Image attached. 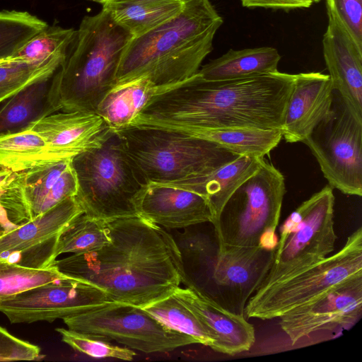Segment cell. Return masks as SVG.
I'll list each match as a JSON object with an SVG mask.
<instances>
[{
    "mask_svg": "<svg viewBox=\"0 0 362 362\" xmlns=\"http://www.w3.org/2000/svg\"><path fill=\"white\" fill-rule=\"evenodd\" d=\"M92 1H97V2L100 3L103 5H104V4L115 1L116 0H92Z\"/></svg>",
    "mask_w": 362,
    "mask_h": 362,
    "instance_id": "obj_43",
    "label": "cell"
},
{
    "mask_svg": "<svg viewBox=\"0 0 362 362\" xmlns=\"http://www.w3.org/2000/svg\"><path fill=\"white\" fill-rule=\"evenodd\" d=\"M264 158L238 156L210 173L161 185L189 190L206 198L215 214L214 225L229 197L258 170Z\"/></svg>",
    "mask_w": 362,
    "mask_h": 362,
    "instance_id": "obj_22",
    "label": "cell"
},
{
    "mask_svg": "<svg viewBox=\"0 0 362 362\" xmlns=\"http://www.w3.org/2000/svg\"><path fill=\"white\" fill-rule=\"evenodd\" d=\"M103 6L114 21L132 37L145 34L179 14L185 6L181 0L115 1Z\"/></svg>",
    "mask_w": 362,
    "mask_h": 362,
    "instance_id": "obj_26",
    "label": "cell"
},
{
    "mask_svg": "<svg viewBox=\"0 0 362 362\" xmlns=\"http://www.w3.org/2000/svg\"><path fill=\"white\" fill-rule=\"evenodd\" d=\"M110 240L105 221L84 213L71 220L60 232L57 254H78L96 250Z\"/></svg>",
    "mask_w": 362,
    "mask_h": 362,
    "instance_id": "obj_29",
    "label": "cell"
},
{
    "mask_svg": "<svg viewBox=\"0 0 362 362\" xmlns=\"http://www.w3.org/2000/svg\"><path fill=\"white\" fill-rule=\"evenodd\" d=\"M85 214L104 221L139 216L138 199L147 185L114 133L100 146L71 158Z\"/></svg>",
    "mask_w": 362,
    "mask_h": 362,
    "instance_id": "obj_5",
    "label": "cell"
},
{
    "mask_svg": "<svg viewBox=\"0 0 362 362\" xmlns=\"http://www.w3.org/2000/svg\"><path fill=\"white\" fill-rule=\"evenodd\" d=\"M173 294L197 317L213 339L210 347L234 356L249 351L255 341L254 326L243 314L230 311L207 296L192 279Z\"/></svg>",
    "mask_w": 362,
    "mask_h": 362,
    "instance_id": "obj_15",
    "label": "cell"
},
{
    "mask_svg": "<svg viewBox=\"0 0 362 362\" xmlns=\"http://www.w3.org/2000/svg\"><path fill=\"white\" fill-rule=\"evenodd\" d=\"M49 158L43 138L26 129L0 136V165L18 173L30 168Z\"/></svg>",
    "mask_w": 362,
    "mask_h": 362,
    "instance_id": "obj_28",
    "label": "cell"
},
{
    "mask_svg": "<svg viewBox=\"0 0 362 362\" xmlns=\"http://www.w3.org/2000/svg\"><path fill=\"white\" fill-rule=\"evenodd\" d=\"M223 23L209 0H187L174 18L132 37L119 62L115 86L146 77L155 84L177 87L191 81L212 50Z\"/></svg>",
    "mask_w": 362,
    "mask_h": 362,
    "instance_id": "obj_3",
    "label": "cell"
},
{
    "mask_svg": "<svg viewBox=\"0 0 362 362\" xmlns=\"http://www.w3.org/2000/svg\"><path fill=\"white\" fill-rule=\"evenodd\" d=\"M12 175L13 172L0 165V192L10 180Z\"/></svg>",
    "mask_w": 362,
    "mask_h": 362,
    "instance_id": "obj_42",
    "label": "cell"
},
{
    "mask_svg": "<svg viewBox=\"0 0 362 362\" xmlns=\"http://www.w3.org/2000/svg\"><path fill=\"white\" fill-rule=\"evenodd\" d=\"M68 329L95 335L146 354L170 352L198 344L191 336L170 329L142 308L111 303L63 319Z\"/></svg>",
    "mask_w": 362,
    "mask_h": 362,
    "instance_id": "obj_11",
    "label": "cell"
},
{
    "mask_svg": "<svg viewBox=\"0 0 362 362\" xmlns=\"http://www.w3.org/2000/svg\"><path fill=\"white\" fill-rule=\"evenodd\" d=\"M62 62H31L15 56L0 59V103L25 86L45 78H50Z\"/></svg>",
    "mask_w": 362,
    "mask_h": 362,
    "instance_id": "obj_32",
    "label": "cell"
},
{
    "mask_svg": "<svg viewBox=\"0 0 362 362\" xmlns=\"http://www.w3.org/2000/svg\"><path fill=\"white\" fill-rule=\"evenodd\" d=\"M142 308L167 327L211 347L213 339L193 313L173 293Z\"/></svg>",
    "mask_w": 362,
    "mask_h": 362,
    "instance_id": "obj_30",
    "label": "cell"
},
{
    "mask_svg": "<svg viewBox=\"0 0 362 362\" xmlns=\"http://www.w3.org/2000/svg\"><path fill=\"white\" fill-rule=\"evenodd\" d=\"M175 88L160 86L146 77H139L113 86L98 104L95 113L115 132L129 127L153 98Z\"/></svg>",
    "mask_w": 362,
    "mask_h": 362,
    "instance_id": "obj_23",
    "label": "cell"
},
{
    "mask_svg": "<svg viewBox=\"0 0 362 362\" xmlns=\"http://www.w3.org/2000/svg\"><path fill=\"white\" fill-rule=\"evenodd\" d=\"M185 239L182 238V245L185 247V250L189 252H200L203 248H204V245L202 244L203 241L200 239V237H197L196 235H188Z\"/></svg>",
    "mask_w": 362,
    "mask_h": 362,
    "instance_id": "obj_40",
    "label": "cell"
},
{
    "mask_svg": "<svg viewBox=\"0 0 362 362\" xmlns=\"http://www.w3.org/2000/svg\"><path fill=\"white\" fill-rule=\"evenodd\" d=\"M285 193L283 174L264 158L229 197L214 225L218 247L274 250Z\"/></svg>",
    "mask_w": 362,
    "mask_h": 362,
    "instance_id": "obj_7",
    "label": "cell"
},
{
    "mask_svg": "<svg viewBox=\"0 0 362 362\" xmlns=\"http://www.w3.org/2000/svg\"><path fill=\"white\" fill-rule=\"evenodd\" d=\"M69 277L54 265L36 269L0 259V301L37 286Z\"/></svg>",
    "mask_w": 362,
    "mask_h": 362,
    "instance_id": "obj_33",
    "label": "cell"
},
{
    "mask_svg": "<svg viewBox=\"0 0 362 362\" xmlns=\"http://www.w3.org/2000/svg\"><path fill=\"white\" fill-rule=\"evenodd\" d=\"M334 200L333 188L327 185L286 218L277 245L269 253L265 275L255 291L292 277L334 252L337 239Z\"/></svg>",
    "mask_w": 362,
    "mask_h": 362,
    "instance_id": "obj_8",
    "label": "cell"
},
{
    "mask_svg": "<svg viewBox=\"0 0 362 362\" xmlns=\"http://www.w3.org/2000/svg\"><path fill=\"white\" fill-rule=\"evenodd\" d=\"M56 331L62 340L73 349L93 358L132 361L136 355L134 349L113 344L100 337L59 327Z\"/></svg>",
    "mask_w": 362,
    "mask_h": 362,
    "instance_id": "obj_35",
    "label": "cell"
},
{
    "mask_svg": "<svg viewBox=\"0 0 362 362\" xmlns=\"http://www.w3.org/2000/svg\"><path fill=\"white\" fill-rule=\"evenodd\" d=\"M84 213L76 197H69L47 212L0 235V254L20 250L58 235Z\"/></svg>",
    "mask_w": 362,
    "mask_h": 362,
    "instance_id": "obj_25",
    "label": "cell"
},
{
    "mask_svg": "<svg viewBox=\"0 0 362 362\" xmlns=\"http://www.w3.org/2000/svg\"><path fill=\"white\" fill-rule=\"evenodd\" d=\"M76 30L59 25H47L29 39L13 55L19 59L44 64L63 62Z\"/></svg>",
    "mask_w": 362,
    "mask_h": 362,
    "instance_id": "obj_31",
    "label": "cell"
},
{
    "mask_svg": "<svg viewBox=\"0 0 362 362\" xmlns=\"http://www.w3.org/2000/svg\"><path fill=\"white\" fill-rule=\"evenodd\" d=\"M270 252L261 247L218 248L213 279L218 286L239 296L243 310L264 276Z\"/></svg>",
    "mask_w": 362,
    "mask_h": 362,
    "instance_id": "obj_21",
    "label": "cell"
},
{
    "mask_svg": "<svg viewBox=\"0 0 362 362\" xmlns=\"http://www.w3.org/2000/svg\"><path fill=\"white\" fill-rule=\"evenodd\" d=\"M322 38L323 55L332 89L362 117V48H360L331 7Z\"/></svg>",
    "mask_w": 362,
    "mask_h": 362,
    "instance_id": "obj_17",
    "label": "cell"
},
{
    "mask_svg": "<svg viewBox=\"0 0 362 362\" xmlns=\"http://www.w3.org/2000/svg\"><path fill=\"white\" fill-rule=\"evenodd\" d=\"M44 357L38 346L13 336L0 326V361H37Z\"/></svg>",
    "mask_w": 362,
    "mask_h": 362,
    "instance_id": "obj_37",
    "label": "cell"
},
{
    "mask_svg": "<svg viewBox=\"0 0 362 362\" xmlns=\"http://www.w3.org/2000/svg\"><path fill=\"white\" fill-rule=\"evenodd\" d=\"M48 24L27 12L0 11V59L12 57L18 49Z\"/></svg>",
    "mask_w": 362,
    "mask_h": 362,
    "instance_id": "obj_34",
    "label": "cell"
},
{
    "mask_svg": "<svg viewBox=\"0 0 362 362\" xmlns=\"http://www.w3.org/2000/svg\"><path fill=\"white\" fill-rule=\"evenodd\" d=\"M360 48H362V0H326Z\"/></svg>",
    "mask_w": 362,
    "mask_h": 362,
    "instance_id": "obj_38",
    "label": "cell"
},
{
    "mask_svg": "<svg viewBox=\"0 0 362 362\" xmlns=\"http://www.w3.org/2000/svg\"><path fill=\"white\" fill-rule=\"evenodd\" d=\"M28 129L45 141L52 160L71 159L100 146L113 133L95 112H57L32 123Z\"/></svg>",
    "mask_w": 362,
    "mask_h": 362,
    "instance_id": "obj_16",
    "label": "cell"
},
{
    "mask_svg": "<svg viewBox=\"0 0 362 362\" xmlns=\"http://www.w3.org/2000/svg\"><path fill=\"white\" fill-rule=\"evenodd\" d=\"M362 314V278L332 289L280 317L279 325L294 345L319 331L351 327Z\"/></svg>",
    "mask_w": 362,
    "mask_h": 362,
    "instance_id": "obj_14",
    "label": "cell"
},
{
    "mask_svg": "<svg viewBox=\"0 0 362 362\" xmlns=\"http://www.w3.org/2000/svg\"><path fill=\"white\" fill-rule=\"evenodd\" d=\"M244 7H263L270 8L291 9L308 8L313 1L312 0H240Z\"/></svg>",
    "mask_w": 362,
    "mask_h": 362,
    "instance_id": "obj_39",
    "label": "cell"
},
{
    "mask_svg": "<svg viewBox=\"0 0 362 362\" xmlns=\"http://www.w3.org/2000/svg\"><path fill=\"white\" fill-rule=\"evenodd\" d=\"M109 242L56 259L64 275L103 290L111 301L143 308L172 295L190 278L172 235L141 216L105 221Z\"/></svg>",
    "mask_w": 362,
    "mask_h": 362,
    "instance_id": "obj_1",
    "label": "cell"
},
{
    "mask_svg": "<svg viewBox=\"0 0 362 362\" xmlns=\"http://www.w3.org/2000/svg\"><path fill=\"white\" fill-rule=\"evenodd\" d=\"M50 79L37 81L7 99L0 108V136L25 131L54 113L48 96Z\"/></svg>",
    "mask_w": 362,
    "mask_h": 362,
    "instance_id": "obj_27",
    "label": "cell"
},
{
    "mask_svg": "<svg viewBox=\"0 0 362 362\" xmlns=\"http://www.w3.org/2000/svg\"><path fill=\"white\" fill-rule=\"evenodd\" d=\"M77 190L71 158L47 160L13 173L0 192V205L10 221L20 225L76 197Z\"/></svg>",
    "mask_w": 362,
    "mask_h": 362,
    "instance_id": "obj_12",
    "label": "cell"
},
{
    "mask_svg": "<svg viewBox=\"0 0 362 362\" xmlns=\"http://www.w3.org/2000/svg\"><path fill=\"white\" fill-rule=\"evenodd\" d=\"M131 126L177 132L213 142L238 156L255 158H264L283 139L281 129L199 128L156 119H134Z\"/></svg>",
    "mask_w": 362,
    "mask_h": 362,
    "instance_id": "obj_20",
    "label": "cell"
},
{
    "mask_svg": "<svg viewBox=\"0 0 362 362\" xmlns=\"http://www.w3.org/2000/svg\"><path fill=\"white\" fill-rule=\"evenodd\" d=\"M115 132L146 184H165L210 173L238 156L177 132L128 127Z\"/></svg>",
    "mask_w": 362,
    "mask_h": 362,
    "instance_id": "obj_6",
    "label": "cell"
},
{
    "mask_svg": "<svg viewBox=\"0 0 362 362\" xmlns=\"http://www.w3.org/2000/svg\"><path fill=\"white\" fill-rule=\"evenodd\" d=\"M313 2H318L320 1V0H312Z\"/></svg>",
    "mask_w": 362,
    "mask_h": 362,
    "instance_id": "obj_45",
    "label": "cell"
},
{
    "mask_svg": "<svg viewBox=\"0 0 362 362\" xmlns=\"http://www.w3.org/2000/svg\"><path fill=\"white\" fill-rule=\"evenodd\" d=\"M59 235L29 247L1 253L0 259L27 267H49L58 257L57 246Z\"/></svg>",
    "mask_w": 362,
    "mask_h": 362,
    "instance_id": "obj_36",
    "label": "cell"
},
{
    "mask_svg": "<svg viewBox=\"0 0 362 362\" xmlns=\"http://www.w3.org/2000/svg\"><path fill=\"white\" fill-rule=\"evenodd\" d=\"M332 188L362 195V117L334 90L327 117L303 141Z\"/></svg>",
    "mask_w": 362,
    "mask_h": 362,
    "instance_id": "obj_10",
    "label": "cell"
},
{
    "mask_svg": "<svg viewBox=\"0 0 362 362\" xmlns=\"http://www.w3.org/2000/svg\"><path fill=\"white\" fill-rule=\"evenodd\" d=\"M18 226L10 221L6 212L0 205V235L16 228Z\"/></svg>",
    "mask_w": 362,
    "mask_h": 362,
    "instance_id": "obj_41",
    "label": "cell"
},
{
    "mask_svg": "<svg viewBox=\"0 0 362 362\" xmlns=\"http://www.w3.org/2000/svg\"><path fill=\"white\" fill-rule=\"evenodd\" d=\"M362 278V228L346 239L343 247L295 276L255 291L243 311L247 318H279L327 291Z\"/></svg>",
    "mask_w": 362,
    "mask_h": 362,
    "instance_id": "obj_9",
    "label": "cell"
},
{
    "mask_svg": "<svg viewBox=\"0 0 362 362\" xmlns=\"http://www.w3.org/2000/svg\"><path fill=\"white\" fill-rule=\"evenodd\" d=\"M294 76L277 71L206 81L197 74L189 82L153 98L134 119L199 128L281 129Z\"/></svg>",
    "mask_w": 362,
    "mask_h": 362,
    "instance_id": "obj_2",
    "label": "cell"
},
{
    "mask_svg": "<svg viewBox=\"0 0 362 362\" xmlns=\"http://www.w3.org/2000/svg\"><path fill=\"white\" fill-rule=\"evenodd\" d=\"M281 56L271 47L230 49L222 56L210 61L197 72L200 79L221 81L244 78L274 73Z\"/></svg>",
    "mask_w": 362,
    "mask_h": 362,
    "instance_id": "obj_24",
    "label": "cell"
},
{
    "mask_svg": "<svg viewBox=\"0 0 362 362\" xmlns=\"http://www.w3.org/2000/svg\"><path fill=\"white\" fill-rule=\"evenodd\" d=\"M139 216L168 228L215 221L206 198L197 193L168 185L148 183L138 199Z\"/></svg>",
    "mask_w": 362,
    "mask_h": 362,
    "instance_id": "obj_18",
    "label": "cell"
},
{
    "mask_svg": "<svg viewBox=\"0 0 362 362\" xmlns=\"http://www.w3.org/2000/svg\"><path fill=\"white\" fill-rule=\"evenodd\" d=\"M329 76L320 72L295 74L293 88L281 129L289 143L303 142L328 115L332 102Z\"/></svg>",
    "mask_w": 362,
    "mask_h": 362,
    "instance_id": "obj_19",
    "label": "cell"
},
{
    "mask_svg": "<svg viewBox=\"0 0 362 362\" xmlns=\"http://www.w3.org/2000/svg\"><path fill=\"white\" fill-rule=\"evenodd\" d=\"M132 38L104 6L97 14L86 16L51 78L48 96L53 112H95L115 85L122 56Z\"/></svg>",
    "mask_w": 362,
    "mask_h": 362,
    "instance_id": "obj_4",
    "label": "cell"
},
{
    "mask_svg": "<svg viewBox=\"0 0 362 362\" xmlns=\"http://www.w3.org/2000/svg\"><path fill=\"white\" fill-rule=\"evenodd\" d=\"M112 302L101 288L69 277L0 301V312L13 324L52 322L57 319L95 310Z\"/></svg>",
    "mask_w": 362,
    "mask_h": 362,
    "instance_id": "obj_13",
    "label": "cell"
},
{
    "mask_svg": "<svg viewBox=\"0 0 362 362\" xmlns=\"http://www.w3.org/2000/svg\"><path fill=\"white\" fill-rule=\"evenodd\" d=\"M116 1H133V0H116ZM181 1H187V0H181Z\"/></svg>",
    "mask_w": 362,
    "mask_h": 362,
    "instance_id": "obj_44",
    "label": "cell"
}]
</instances>
